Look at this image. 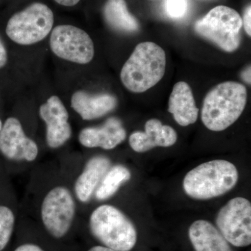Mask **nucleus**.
I'll return each instance as SVG.
<instances>
[{
    "instance_id": "26",
    "label": "nucleus",
    "mask_w": 251,
    "mask_h": 251,
    "mask_svg": "<svg viewBox=\"0 0 251 251\" xmlns=\"http://www.w3.org/2000/svg\"><path fill=\"white\" fill-rule=\"evenodd\" d=\"M242 79L245 81L247 83L251 84V67H247L244 72H242Z\"/></svg>"
},
{
    "instance_id": "28",
    "label": "nucleus",
    "mask_w": 251,
    "mask_h": 251,
    "mask_svg": "<svg viewBox=\"0 0 251 251\" xmlns=\"http://www.w3.org/2000/svg\"><path fill=\"white\" fill-rule=\"evenodd\" d=\"M3 125V122L1 121V119H0V130L1 129V127H2Z\"/></svg>"
},
{
    "instance_id": "11",
    "label": "nucleus",
    "mask_w": 251,
    "mask_h": 251,
    "mask_svg": "<svg viewBox=\"0 0 251 251\" xmlns=\"http://www.w3.org/2000/svg\"><path fill=\"white\" fill-rule=\"evenodd\" d=\"M39 112L46 125V143L50 148H61L70 140L72 127L69 122V112L58 96L50 97L41 105Z\"/></svg>"
},
{
    "instance_id": "27",
    "label": "nucleus",
    "mask_w": 251,
    "mask_h": 251,
    "mask_svg": "<svg viewBox=\"0 0 251 251\" xmlns=\"http://www.w3.org/2000/svg\"><path fill=\"white\" fill-rule=\"evenodd\" d=\"M88 251H117L113 250V249H110L106 247H100V246H97V247H92Z\"/></svg>"
},
{
    "instance_id": "14",
    "label": "nucleus",
    "mask_w": 251,
    "mask_h": 251,
    "mask_svg": "<svg viewBox=\"0 0 251 251\" xmlns=\"http://www.w3.org/2000/svg\"><path fill=\"white\" fill-rule=\"evenodd\" d=\"M116 97L108 94L93 95L84 90L73 94L71 106L86 121L96 120L107 115L116 108Z\"/></svg>"
},
{
    "instance_id": "8",
    "label": "nucleus",
    "mask_w": 251,
    "mask_h": 251,
    "mask_svg": "<svg viewBox=\"0 0 251 251\" xmlns=\"http://www.w3.org/2000/svg\"><path fill=\"white\" fill-rule=\"evenodd\" d=\"M75 215V202L69 189L63 186L51 188L41 206L43 224L52 237L62 238L69 232Z\"/></svg>"
},
{
    "instance_id": "7",
    "label": "nucleus",
    "mask_w": 251,
    "mask_h": 251,
    "mask_svg": "<svg viewBox=\"0 0 251 251\" xmlns=\"http://www.w3.org/2000/svg\"><path fill=\"white\" fill-rule=\"evenodd\" d=\"M50 49L59 59L77 64H87L95 54L93 41L80 28L60 25L51 31Z\"/></svg>"
},
{
    "instance_id": "18",
    "label": "nucleus",
    "mask_w": 251,
    "mask_h": 251,
    "mask_svg": "<svg viewBox=\"0 0 251 251\" xmlns=\"http://www.w3.org/2000/svg\"><path fill=\"white\" fill-rule=\"evenodd\" d=\"M103 14L109 26L115 30L130 33L139 29V23L128 11L125 0H107Z\"/></svg>"
},
{
    "instance_id": "10",
    "label": "nucleus",
    "mask_w": 251,
    "mask_h": 251,
    "mask_svg": "<svg viewBox=\"0 0 251 251\" xmlns=\"http://www.w3.org/2000/svg\"><path fill=\"white\" fill-rule=\"evenodd\" d=\"M0 155L7 161H35L39 155L37 144L27 137L18 119L9 117L0 130Z\"/></svg>"
},
{
    "instance_id": "17",
    "label": "nucleus",
    "mask_w": 251,
    "mask_h": 251,
    "mask_svg": "<svg viewBox=\"0 0 251 251\" xmlns=\"http://www.w3.org/2000/svg\"><path fill=\"white\" fill-rule=\"evenodd\" d=\"M188 236L196 251H233L219 230L205 220L193 223Z\"/></svg>"
},
{
    "instance_id": "1",
    "label": "nucleus",
    "mask_w": 251,
    "mask_h": 251,
    "mask_svg": "<svg viewBox=\"0 0 251 251\" xmlns=\"http://www.w3.org/2000/svg\"><path fill=\"white\" fill-rule=\"evenodd\" d=\"M247 98V88L239 82L227 81L215 86L203 100V124L212 131L226 130L242 115Z\"/></svg>"
},
{
    "instance_id": "19",
    "label": "nucleus",
    "mask_w": 251,
    "mask_h": 251,
    "mask_svg": "<svg viewBox=\"0 0 251 251\" xmlns=\"http://www.w3.org/2000/svg\"><path fill=\"white\" fill-rule=\"evenodd\" d=\"M130 176L128 168L122 165L110 168L95 191L96 198L99 201H105L111 198L123 183L130 179Z\"/></svg>"
},
{
    "instance_id": "6",
    "label": "nucleus",
    "mask_w": 251,
    "mask_h": 251,
    "mask_svg": "<svg viewBox=\"0 0 251 251\" xmlns=\"http://www.w3.org/2000/svg\"><path fill=\"white\" fill-rule=\"evenodd\" d=\"M242 18L237 11L226 6H218L195 24V31L220 49L232 52L240 46Z\"/></svg>"
},
{
    "instance_id": "20",
    "label": "nucleus",
    "mask_w": 251,
    "mask_h": 251,
    "mask_svg": "<svg viewBox=\"0 0 251 251\" xmlns=\"http://www.w3.org/2000/svg\"><path fill=\"white\" fill-rule=\"evenodd\" d=\"M16 216L11 206L0 203V251L9 244L14 232Z\"/></svg>"
},
{
    "instance_id": "21",
    "label": "nucleus",
    "mask_w": 251,
    "mask_h": 251,
    "mask_svg": "<svg viewBox=\"0 0 251 251\" xmlns=\"http://www.w3.org/2000/svg\"><path fill=\"white\" fill-rule=\"evenodd\" d=\"M187 0H166V11L172 18L183 17L187 11Z\"/></svg>"
},
{
    "instance_id": "3",
    "label": "nucleus",
    "mask_w": 251,
    "mask_h": 251,
    "mask_svg": "<svg viewBox=\"0 0 251 251\" xmlns=\"http://www.w3.org/2000/svg\"><path fill=\"white\" fill-rule=\"evenodd\" d=\"M239 173L236 166L225 160L202 163L188 172L183 188L189 197L209 200L229 192L237 184Z\"/></svg>"
},
{
    "instance_id": "5",
    "label": "nucleus",
    "mask_w": 251,
    "mask_h": 251,
    "mask_svg": "<svg viewBox=\"0 0 251 251\" xmlns=\"http://www.w3.org/2000/svg\"><path fill=\"white\" fill-rule=\"evenodd\" d=\"M53 25L52 10L43 3L35 2L10 18L6 24V34L18 45H34L50 34Z\"/></svg>"
},
{
    "instance_id": "15",
    "label": "nucleus",
    "mask_w": 251,
    "mask_h": 251,
    "mask_svg": "<svg viewBox=\"0 0 251 251\" xmlns=\"http://www.w3.org/2000/svg\"><path fill=\"white\" fill-rule=\"evenodd\" d=\"M168 111L181 126H187L197 121L198 108L191 87L186 82L181 81L175 84L170 96Z\"/></svg>"
},
{
    "instance_id": "24",
    "label": "nucleus",
    "mask_w": 251,
    "mask_h": 251,
    "mask_svg": "<svg viewBox=\"0 0 251 251\" xmlns=\"http://www.w3.org/2000/svg\"><path fill=\"white\" fill-rule=\"evenodd\" d=\"M14 251H44L34 244H26L20 246Z\"/></svg>"
},
{
    "instance_id": "13",
    "label": "nucleus",
    "mask_w": 251,
    "mask_h": 251,
    "mask_svg": "<svg viewBox=\"0 0 251 251\" xmlns=\"http://www.w3.org/2000/svg\"><path fill=\"white\" fill-rule=\"evenodd\" d=\"M145 131H135L129 137L130 148L138 153L146 152L156 147L168 148L177 140V134L170 126L160 120L151 119L145 124Z\"/></svg>"
},
{
    "instance_id": "16",
    "label": "nucleus",
    "mask_w": 251,
    "mask_h": 251,
    "mask_svg": "<svg viewBox=\"0 0 251 251\" xmlns=\"http://www.w3.org/2000/svg\"><path fill=\"white\" fill-rule=\"evenodd\" d=\"M110 167V161L105 156L92 157L87 161L74 186L75 196L79 201L85 203L90 201Z\"/></svg>"
},
{
    "instance_id": "25",
    "label": "nucleus",
    "mask_w": 251,
    "mask_h": 251,
    "mask_svg": "<svg viewBox=\"0 0 251 251\" xmlns=\"http://www.w3.org/2000/svg\"><path fill=\"white\" fill-rule=\"evenodd\" d=\"M57 4L64 6H74L78 4L80 0H54Z\"/></svg>"
},
{
    "instance_id": "22",
    "label": "nucleus",
    "mask_w": 251,
    "mask_h": 251,
    "mask_svg": "<svg viewBox=\"0 0 251 251\" xmlns=\"http://www.w3.org/2000/svg\"><path fill=\"white\" fill-rule=\"evenodd\" d=\"M251 5L247 6L245 11H244V16L242 19V26H244V29L248 35H251Z\"/></svg>"
},
{
    "instance_id": "12",
    "label": "nucleus",
    "mask_w": 251,
    "mask_h": 251,
    "mask_svg": "<svg viewBox=\"0 0 251 251\" xmlns=\"http://www.w3.org/2000/svg\"><path fill=\"white\" fill-rule=\"evenodd\" d=\"M126 131L122 122L116 117H110L100 126L87 127L80 130L79 143L87 148H100L112 150L125 141Z\"/></svg>"
},
{
    "instance_id": "23",
    "label": "nucleus",
    "mask_w": 251,
    "mask_h": 251,
    "mask_svg": "<svg viewBox=\"0 0 251 251\" xmlns=\"http://www.w3.org/2000/svg\"><path fill=\"white\" fill-rule=\"evenodd\" d=\"M8 62V52L1 36H0V69H3Z\"/></svg>"
},
{
    "instance_id": "2",
    "label": "nucleus",
    "mask_w": 251,
    "mask_h": 251,
    "mask_svg": "<svg viewBox=\"0 0 251 251\" xmlns=\"http://www.w3.org/2000/svg\"><path fill=\"white\" fill-rule=\"evenodd\" d=\"M166 55L153 42L140 43L124 64L120 79L127 90L143 93L156 85L166 72Z\"/></svg>"
},
{
    "instance_id": "9",
    "label": "nucleus",
    "mask_w": 251,
    "mask_h": 251,
    "mask_svg": "<svg viewBox=\"0 0 251 251\" xmlns=\"http://www.w3.org/2000/svg\"><path fill=\"white\" fill-rule=\"evenodd\" d=\"M216 226L227 242L237 247L251 244V204L249 200L234 198L221 208Z\"/></svg>"
},
{
    "instance_id": "4",
    "label": "nucleus",
    "mask_w": 251,
    "mask_h": 251,
    "mask_svg": "<svg viewBox=\"0 0 251 251\" xmlns=\"http://www.w3.org/2000/svg\"><path fill=\"white\" fill-rule=\"evenodd\" d=\"M92 234L105 247L117 251H130L137 242L133 223L115 206L103 204L91 214Z\"/></svg>"
}]
</instances>
